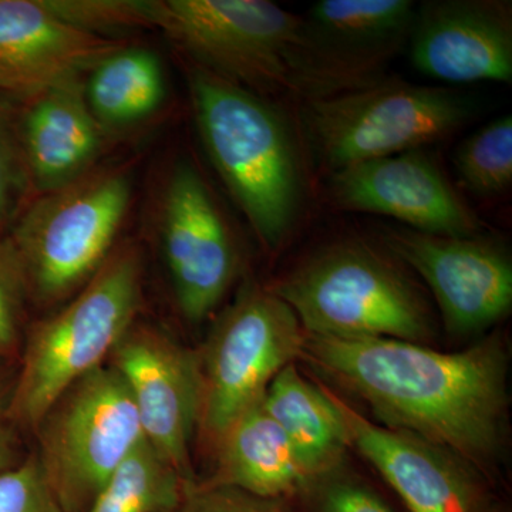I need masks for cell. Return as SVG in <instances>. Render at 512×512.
I'll return each mask as SVG.
<instances>
[{
  "label": "cell",
  "instance_id": "1",
  "mask_svg": "<svg viewBox=\"0 0 512 512\" xmlns=\"http://www.w3.org/2000/svg\"><path fill=\"white\" fill-rule=\"evenodd\" d=\"M299 359L356 394L387 429L474 463H484L500 447L508 359L495 336L463 352L443 353L399 339L306 335Z\"/></svg>",
  "mask_w": 512,
  "mask_h": 512
},
{
  "label": "cell",
  "instance_id": "2",
  "mask_svg": "<svg viewBox=\"0 0 512 512\" xmlns=\"http://www.w3.org/2000/svg\"><path fill=\"white\" fill-rule=\"evenodd\" d=\"M191 99L215 170L266 247L284 241L301 195L298 158L278 111L254 92L198 67Z\"/></svg>",
  "mask_w": 512,
  "mask_h": 512
},
{
  "label": "cell",
  "instance_id": "3",
  "mask_svg": "<svg viewBox=\"0 0 512 512\" xmlns=\"http://www.w3.org/2000/svg\"><path fill=\"white\" fill-rule=\"evenodd\" d=\"M143 298V258L136 244L113 249L99 271L59 312L30 332L10 416L36 430L77 380L103 366L136 322Z\"/></svg>",
  "mask_w": 512,
  "mask_h": 512
},
{
  "label": "cell",
  "instance_id": "4",
  "mask_svg": "<svg viewBox=\"0 0 512 512\" xmlns=\"http://www.w3.org/2000/svg\"><path fill=\"white\" fill-rule=\"evenodd\" d=\"M272 292L291 306L306 335L414 343L430 336L419 293L386 258L360 242L325 249Z\"/></svg>",
  "mask_w": 512,
  "mask_h": 512
},
{
  "label": "cell",
  "instance_id": "5",
  "mask_svg": "<svg viewBox=\"0 0 512 512\" xmlns=\"http://www.w3.org/2000/svg\"><path fill=\"white\" fill-rule=\"evenodd\" d=\"M133 184L127 168L90 170L42 194L8 237L30 295L52 305L90 281L113 252Z\"/></svg>",
  "mask_w": 512,
  "mask_h": 512
},
{
  "label": "cell",
  "instance_id": "6",
  "mask_svg": "<svg viewBox=\"0 0 512 512\" xmlns=\"http://www.w3.org/2000/svg\"><path fill=\"white\" fill-rule=\"evenodd\" d=\"M470 99L440 87L380 80L355 92L306 100L302 124L319 163L336 171L419 150L464 126Z\"/></svg>",
  "mask_w": 512,
  "mask_h": 512
},
{
  "label": "cell",
  "instance_id": "7",
  "mask_svg": "<svg viewBox=\"0 0 512 512\" xmlns=\"http://www.w3.org/2000/svg\"><path fill=\"white\" fill-rule=\"evenodd\" d=\"M47 484L66 512H86L124 458L146 440L136 404L113 366L77 380L37 426Z\"/></svg>",
  "mask_w": 512,
  "mask_h": 512
},
{
  "label": "cell",
  "instance_id": "8",
  "mask_svg": "<svg viewBox=\"0 0 512 512\" xmlns=\"http://www.w3.org/2000/svg\"><path fill=\"white\" fill-rule=\"evenodd\" d=\"M305 338L291 306L259 286L245 288L225 309L198 356V429L212 446L235 420L264 400L275 376L301 357Z\"/></svg>",
  "mask_w": 512,
  "mask_h": 512
},
{
  "label": "cell",
  "instance_id": "9",
  "mask_svg": "<svg viewBox=\"0 0 512 512\" xmlns=\"http://www.w3.org/2000/svg\"><path fill=\"white\" fill-rule=\"evenodd\" d=\"M160 29L221 79L249 90L289 89L302 18L266 0H148Z\"/></svg>",
  "mask_w": 512,
  "mask_h": 512
},
{
  "label": "cell",
  "instance_id": "10",
  "mask_svg": "<svg viewBox=\"0 0 512 512\" xmlns=\"http://www.w3.org/2000/svg\"><path fill=\"white\" fill-rule=\"evenodd\" d=\"M416 10L410 0H320L302 18L289 89L313 100L380 82L409 40Z\"/></svg>",
  "mask_w": 512,
  "mask_h": 512
},
{
  "label": "cell",
  "instance_id": "11",
  "mask_svg": "<svg viewBox=\"0 0 512 512\" xmlns=\"http://www.w3.org/2000/svg\"><path fill=\"white\" fill-rule=\"evenodd\" d=\"M110 365L130 390L148 443L192 483L191 440L201 407L198 356L163 330L134 322L111 352Z\"/></svg>",
  "mask_w": 512,
  "mask_h": 512
},
{
  "label": "cell",
  "instance_id": "12",
  "mask_svg": "<svg viewBox=\"0 0 512 512\" xmlns=\"http://www.w3.org/2000/svg\"><path fill=\"white\" fill-rule=\"evenodd\" d=\"M161 238L178 308L201 322L231 286L237 255L217 202L190 164L177 165L168 180Z\"/></svg>",
  "mask_w": 512,
  "mask_h": 512
},
{
  "label": "cell",
  "instance_id": "13",
  "mask_svg": "<svg viewBox=\"0 0 512 512\" xmlns=\"http://www.w3.org/2000/svg\"><path fill=\"white\" fill-rule=\"evenodd\" d=\"M386 241L430 286L450 332H481L510 312L511 261L491 242L409 228L390 229Z\"/></svg>",
  "mask_w": 512,
  "mask_h": 512
},
{
  "label": "cell",
  "instance_id": "14",
  "mask_svg": "<svg viewBox=\"0 0 512 512\" xmlns=\"http://www.w3.org/2000/svg\"><path fill=\"white\" fill-rule=\"evenodd\" d=\"M330 197L343 210L386 215L424 234L473 238L483 228L440 167L420 150L336 171Z\"/></svg>",
  "mask_w": 512,
  "mask_h": 512
},
{
  "label": "cell",
  "instance_id": "15",
  "mask_svg": "<svg viewBox=\"0 0 512 512\" xmlns=\"http://www.w3.org/2000/svg\"><path fill=\"white\" fill-rule=\"evenodd\" d=\"M414 67L447 83L512 82V6L500 0H433L416 10Z\"/></svg>",
  "mask_w": 512,
  "mask_h": 512
},
{
  "label": "cell",
  "instance_id": "16",
  "mask_svg": "<svg viewBox=\"0 0 512 512\" xmlns=\"http://www.w3.org/2000/svg\"><path fill=\"white\" fill-rule=\"evenodd\" d=\"M119 40L64 22L45 0H0V97L25 103L90 72Z\"/></svg>",
  "mask_w": 512,
  "mask_h": 512
},
{
  "label": "cell",
  "instance_id": "17",
  "mask_svg": "<svg viewBox=\"0 0 512 512\" xmlns=\"http://www.w3.org/2000/svg\"><path fill=\"white\" fill-rule=\"evenodd\" d=\"M322 387L342 417L349 446L379 471L410 512H476L470 480L446 450L367 420L328 386Z\"/></svg>",
  "mask_w": 512,
  "mask_h": 512
},
{
  "label": "cell",
  "instance_id": "18",
  "mask_svg": "<svg viewBox=\"0 0 512 512\" xmlns=\"http://www.w3.org/2000/svg\"><path fill=\"white\" fill-rule=\"evenodd\" d=\"M19 140L28 183L40 194L82 177L101 147V124L80 79L53 87L28 103Z\"/></svg>",
  "mask_w": 512,
  "mask_h": 512
},
{
  "label": "cell",
  "instance_id": "19",
  "mask_svg": "<svg viewBox=\"0 0 512 512\" xmlns=\"http://www.w3.org/2000/svg\"><path fill=\"white\" fill-rule=\"evenodd\" d=\"M214 447L217 470L205 487L237 488L272 500L311 480L264 400L235 420Z\"/></svg>",
  "mask_w": 512,
  "mask_h": 512
},
{
  "label": "cell",
  "instance_id": "20",
  "mask_svg": "<svg viewBox=\"0 0 512 512\" xmlns=\"http://www.w3.org/2000/svg\"><path fill=\"white\" fill-rule=\"evenodd\" d=\"M264 407L284 430L309 477L336 467L349 446L348 434L322 384L308 382L291 363L269 384Z\"/></svg>",
  "mask_w": 512,
  "mask_h": 512
},
{
  "label": "cell",
  "instance_id": "21",
  "mask_svg": "<svg viewBox=\"0 0 512 512\" xmlns=\"http://www.w3.org/2000/svg\"><path fill=\"white\" fill-rule=\"evenodd\" d=\"M84 86L94 117L104 126H127L146 119L163 103L160 60L146 49H120L90 70Z\"/></svg>",
  "mask_w": 512,
  "mask_h": 512
},
{
  "label": "cell",
  "instance_id": "22",
  "mask_svg": "<svg viewBox=\"0 0 512 512\" xmlns=\"http://www.w3.org/2000/svg\"><path fill=\"white\" fill-rule=\"evenodd\" d=\"M191 484L144 440L124 458L86 512H171Z\"/></svg>",
  "mask_w": 512,
  "mask_h": 512
},
{
  "label": "cell",
  "instance_id": "23",
  "mask_svg": "<svg viewBox=\"0 0 512 512\" xmlns=\"http://www.w3.org/2000/svg\"><path fill=\"white\" fill-rule=\"evenodd\" d=\"M456 170L463 183L480 195L507 191L512 184V117L491 121L458 147Z\"/></svg>",
  "mask_w": 512,
  "mask_h": 512
},
{
  "label": "cell",
  "instance_id": "24",
  "mask_svg": "<svg viewBox=\"0 0 512 512\" xmlns=\"http://www.w3.org/2000/svg\"><path fill=\"white\" fill-rule=\"evenodd\" d=\"M47 8L76 28L104 36V30L150 28L148 0H45Z\"/></svg>",
  "mask_w": 512,
  "mask_h": 512
},
{
  "label": "cell",
  "instance_id": "25",
  "mask_svg": "<svg viewBox=\"0 0 512 512\" xmlns=\"http://www.w3.org/2000/svg\"><path fill=\"white\" fill-rule=\"evenodd\" d=\"M0 512H66L36 456L0 471Z\"/></svg>",
  "mask_w": 512,
  "mask_h": 512
},
{
  "label": "cell",
  "instance_id": "26",
  "mask_svg": "<svg viewBox=\"0 0 512 512\" xmlns=\"http://www.w3.org/2000/svg\"><path fill=\"white\" fill-rule=\"evenodd\" d=\"M29 295L25 272L9 238L0 241V355L12 352L19 342L20 316Z\"/></svg>",
  "mask_w": 512,
  "mask_h": 512
},
{
  "label": "cell",
  "instance_id": "27",
  "mask_svg": "<svg viewBox=\"0 0 512 512\" xmlns=\"http://www.w3.org/2000/svg\"><path fill=\"white\" fill-rule=\"evenodd\" d=\"M6 101L0 97V228L12 217L20 195L29 184L20 150L19 127H15Z\"/></svg>",
  "mask_w": 512,
  "mask_h": 512
},
{
  "label": "cell",
  "instance_id": "28",
  "mask_svg": "<svg viewBox=\"0 0 512 512\" xmlns=\"http://www.w3.org/2000/svg\"><path fill=\"white\" fill-rule=\"evenodd\" d=\"M171 512H281L271 500L237 488L191 484L183 501Z\"/></svg>",
  "mask_w": 512,
  "mask_h": 512
},
{
  "label": "cell",
  "instance_id": "29",
  "mask_svg": "<svg viewBox=\"0 0 512 512\" xmlns=\"http://www.w3.org/2000/svg\"><path fill=\"white\" fill-rule=\"evenodd\" d=\"M322 512H392L375 494L353 484H335L322 498Z\"/></svg>",
  "mask_w": 512,
  "mask_h": 512
},
{
  "label": "cell",
  "instance_id": "30",
  "mask_svg": "<svg viewBox=\"0 0 512 512\" xmlns=\"http://www.w3.org/2000/svg\"><path fill=\"white\" fill-rule=\"evenodd\" d=\"M16 460V440L8 424L0 419V471L12 467Z\"/></svg>",
  "mask_w": 512,
  "mask_h": 512
}]
</instances>
